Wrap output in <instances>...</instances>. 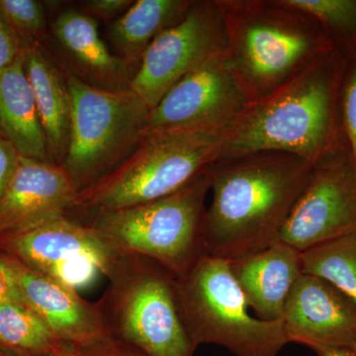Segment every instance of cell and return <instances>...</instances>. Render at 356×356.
<instances>
[{"label": "cell", "mask_w": 356, "mask_h": 356, "mask_svg": "<svg viewBox=\"0 0 356 356\" xmlns=\"http://www.w3.org/2000/svg\"><path fill=\"white\" fill-rule=\"evenodd\" d=\"M313 168L280 152H255L212 163L210 202L201 224L203 252L229 261L280 241Z\"/></svg>", "instance_id": "6da1fadb"}, {"label": "cell", "mask_w": 356, "mask_h": 356, "mask_svg": "<svg viewBox=\"0 0 356 356\" xmlns=\"http://www.w3.org/2000/svg\"><path fill=\"white\" fill-rule=\"evenodd\" d=\"M346 56L334 50L247 109L225 133L220 159L280 152L317 165L348 153L341 129Z\"/></svg>", "instance_id": "7a4b0ae2"}, {"label": "cell", "mask_w": 356, "mask_h": 356, "mask_svg": "<svg viewBox=\"0 0 356 356\" xmlns=\"http://www.w3.org/2000/svg\"><path fill=\"white\" fill-rule=\"evenodd\" d=\"M224 60L250 103L270 95L334 50L313 16L285 0H217Z\"/></svg>", "instance_id": "3957f363"}, {"label": "cell", "mask_w": 356, "mask_h": 356, "mask_svg": "<svg viewBox=\"0 0 356 356\" xmlns=\"http://www.w3.org/2000/svg\"><path fill=\"white\" fill-rule=\"evenodd\" d=\"M225 133L186 130L143 134L133 153L120 165L77 192L70 211L89 217L151 202L179 191L220 159Z\"/></svg>", "instance_id": "277c9868"}, {"label": "cell", "mask_w": 356, "mask_h": 356, "mask_svg": "<svg viewBox=\"0 0 356 356\" xmlns=\"http://www.w3.org/2000/svg\"><path fill=\"white\" fill-rule=\"evenodd\" d=\"M107 278L108 287L95 303L110 337L144 356H193L197 346L182 322L168 269L121 252Z\"/></svg>", "instance_id": "5b68a950"}, {"label": "cell", "mask_w": 356, "mask_h": 356, "mask_svg": "<svg viewBox=\"0 0 356 356\" xmlns=\"http://www.w3.org/2000/svg\"><path fill=\"white\" fill-rule=\"evenodd\" d=\"M182 322L196 346L216 344L236 356H277L288 343L283 321L250 313L229 261L203 252L175 277Z\"/></svg>", "instance_id": "8992f818"}, {"label": "cell", "mask_w": 356, "mask_h": 356, "mask_svg": "<svg viewBox=\"0 0 356 356\" xmlns=\"http://www.w3.org/2000/svg\"><path fill=\"white\" fill-rule=\"evenodd\" d=\"M209 168L170 195L98 213L84 224L119 252L153 259L177 277L204 252L201 224L209 194Z\"/></svg>", "instance_id": "52a82bcc"}, {"label": "cell", "mask_w": 356, "mask_h": 356, "mask_svg": "<svg viewBox=\"0 0 356 356\" xmlns=\"http://www.w3.org/2000/svg\"><path fill=\"white\" fill-rule=\"evenodd\" d=\"M63 69L72 114L69 149L62 166L79 191L131 156L151 109L131 89L96 88Z\"/></svg>", "instance_id": "ba28073f"}, {"label": "cell", "mask_w": 356, "mask_h": 356, "mask_svg": "<svg viewBox=\"0 0 356 356\" xmlns=\"http://www.w3.org/2000/svg\"><path fill=\"white\" fill-rule=\"evenodd\" d=\"M226 44L217 0H194L182 19L149 44L130 89L153 109L180 79L212 58L224 56Z\"/></svg>", "instance_id": "9c48e42d"}, {"label": "cell", "mask_w": 356, "mask_h": 356, "mask_svg": "<svg viewBox=\"0 0 356 356\" xmlns=\"http://www.w3.org/2000/svg\"><path fill=\"white\" fill-rule=\"evenodd\" d=\"M356 233V165L348 153L312 168L280 236L299 252Z\"/></svg>", "instance_id": "30bf717a"}, {"label": "cell", "mask_w": 356, "mask_h": 356, "mask_svg": "<svg viewBox=\"0 0 356 356\" xmlns=\"http://www.w3.org/2000/svg\"><path fill=\"white\" fill-rule=\"evenodd\" d=\"M250 102L227 67L212 58L180 79L151 109L144 134L170 131H227Z\"/></svg>", "instance_id": "8fae6325"}, {"label": "cell", "mask_w": 356, "mask_h": 356, "mask_svg": "<svg viewBox=\"0 0 356 356\" xmlns=\"http://www.w3.org/2000/svg\"><path fill=\"white\" fill-rule=\"evenodd\" d=\"M288 343L318 348H350L356 343V305L317 276L302 273L285 304Z\"/></svg>", "instance_id": "7c38bea8"}, {"label": "cell", "mask_w": 356, "mask_h": 356, "mask_svg": "<svg viewBox=\"0 0 356 356\" xmlns=\"http://www.w3.org/2000/svg\"><path fill=\"white\" fill-rule=\"evenodd\" d=\"M1 252L13 269L23 301L60 343L77 350L110 336L96 303L86 301L76 290Z\"/></svg>", "instance_id": "4fadbf2b"}, {"label": "cell", "mask_w": 356, "mask_h": 356, "mask_svg": "<svg viewBox=\"0 0 356 356\" xmlns=\"http://www.w3.org/2000/svg\"><path fill=\"white\" fill-rule=\"evenodd\" d=\"M0 252L41 273L70 259L88 257L106 277L121 254L95 228L70 216L56 218L22 231L2 234Z\"/></svg>", "instance_id": "5bb4252c"}, {"label": "cell", "mask_w": 356, "mask_h": 356, "mask_svg": "<svg viewBox=\"0 0 356 356\" xmlns=\"http://www.w3.org/2000/svg\"><path fill=\"white\" fill-rule=\"evenodd\" d=\"M77 192L76 184L62 165L19 156L0 198V235L67 216Z\"/></svg>", "instance_id": "9a60e30c"}, {"label": "cell", "mask_w": 356, "mask_h": 356, "mask_svg": "<svg viewBox=\"0 0 356 356\" xmlns=\"http://www.w3.org/2000/svg\"><path fill=\"white\" fill-rule=\"evenodd\" d=\"M229 264L255 315L267 322L282 321L288 296L302 274L298 250L277 241Z\"/></svg>", "instance_id": "2e32d148"}, {"label": "cell", "mask_w": 356, "mask_h": 356, "mask_svg": "<svg viewBox=\"0 0 356 356\" xmlns=\"http://www.w3.org/2000/svg\"><path fill=\"white\" fill-rule=\"evenodd\" d=\"M51 32L76 67L72 74L96 88L130 89L132 65L110 51L92 16L74 8L64 9L51 23Z\"/></svg>", "instance_id": "e0dca14e"}, {"label": "cell", "mask_w": 356, "mask_h": 356, "mask_svg": "<svg viewBox=\"0 0 356 356\" xmlns=\"http://www.w3.org/2000/svg\"><path fill=\"white\" fill-rule=\"evenodd\" d=\"M22 58L51 159L62 165L69 149L72 114L65 70L42 46L23 49Z\"/></svg>", "instance_id": "ac0fdd59"}, {"label": "cell", "mask_w": 356, "mask_h": 356, "mask_svg": "<svg viewBox=\"0 0 356 356\" xmlns=\"http://www.w3.org/2000/svg\"><path fill=\"white\" fill-rule=\"evenodd\" d=\"M0 132L23 158L55 163L23 67L22 51L0 72Z\"/></svg>", "instance_id": "d6986e66"}, {"label": "cell", "mask_w": 356, "mask_h": 356, "mask_svg": "<svg viewBox=\"0 0 356 356\" xmlns=\"http://www.w3.org/2000/svg\"><path fill=\"white\" fill-rule=\"evenodd\" d=\"M194 0H137L112 23L110 38L126 62L139 67L149 44L161 32L177 24Z\"/></svg>", "instance_id": "ffe728a7"}, {"label": "cell", "mask_w": 356, "mask_h": 356, "mask_svg": "<svg viewBox=\"0 0 356 356\" xmlns=\"http://www.w3.org/2000/svg\"><path fill=\"white\" fill-rule=\"evenodd\" d=\"M62 344L24 302L0 305V348L20 356H51Z\"/></svg>", "instance_id": "44dd1931"}, {"label": "cell", "mask_w": 356, "mask_h": 356, "mask_svg": "<svg viewBox=\"0 0 356 356\" xmlns=\"http://www.w3.org/2000/svg\"><path fill=\"white\" fill-rule=\"evenodd\" d=\"M302 273L317 276L356 305V233L300 252Z\"/></svg>", "instance_id": "7402d4cb"}, {"label": "cell", "mask_w": 356, "mask_h": 356, "mask_svg": "<svg viewBox=\"0 0 356 356\" xmlns=\"http://www.w3.org/2000/svg\"><path fill=\"white\" fill-rule=\"evenodd\" d=\"M320 23L334 48L346 56L356 48V0H285Z\"/></svg>", "instance_id": "603a6c76"}, {"label": "cell", "mask_w": 356, "mask_h": 356, "mask_svg": "<svg viewBox=\"0 0 356 356\" xmlns=\"http://www.w3.org/2000/svg\"><path fill=\"white\" fill-rule=\"evenodd\" d=\"M0 9L20 40L23 49L42 46L47 35V13L37 0H0Z\"/></svg>", "instance_id": "cb8c5ba5"}, {"label": "cell", "mask_w": 356, "mask_h": 356, "mask_svg": "<svg viewBox=\"0 0 356 356\" xmlns=\"http://www.w3.org/2000/svg\"><path fill=\"white\" fill-rule=\"evenodd\" d=\"M339 108L344 143L356 165V48L346 56Z\"/></svg>", "instance_id": "d4e9b609"}, {"label": "cell", "mask_w": 356, "mask_h": 356, "mask_svg": "<svg viewBox=\"0 0 356 356\" xmlns=\"http://www.w3.org/2000/svg\"><path fill=\"white\" fill-rule=\"evenodd\" d=\"M100 273L97 264L88 257H77L51 267L43 274L76 290L90 285Z\"/></svg>", "instance_id": "484cf974"}, {"label": "cell", "mask_w": 356, "mask_h": 356, "mask_svg": "<svg viewBox=\"0 0 356 356\" xmlns=\"http://www.w3.org/2000/svg\"><path fill=\"white\" fill-rule=\"evenodd\" d=\"M21 51L20 40L0 9V72L13 65Z\"/></svg>", "instance_id": "4316f807"}, {"label": "cell", "mask_w": 356, "mask_h": 356, "mask_svg": "<svg viewBox=\"0 0 356 356\" xmlns=\"http://www.w3.org/2000/svg\"><path fill=\"white\" fill-rule=\"evenodd\" d=\"M74 351L76 356H144L110 336L96 343Z\"/></svg>", "instance_id": "83f0119b"}, {"label": "cell", "mask_w": 356, "mask_h": 356, "mask_svg": "<svg viewBox=\"0 0 356 356\" xmlns=\"http://www.w3.org/2000/svg\"><path fill=\"white\" fill-rule=\"evenodd\" d=\"M19 154L9 140L0 138V198L6 192L17 166Z\"/></svg>", "instance_id": "f1b7e54d"}, {"label": "cell", "mask_w": 356, "mask_h": 356, "mask_svg": "<svg viewBox=\"0 0 356 356\" xmlns=\"http://www.w3.org/2000/svg\"><path fill=\"white\" fill-rule=\"evenodd\" d=\"M8 302H24L15 276L3 254L0 252V305Z\"/></svg>", "instance_id": "f546056e"}, {"label": "cell", "mask_w": 356, "mask_h": 356, "mask_svg": "<svg viewBox=\"0 0 356 356\" xmlns=\"http://www.w3.org/2000/svg\"><path fill=\"white\" fill-rule=\"evenodd\" d=\"M133 3V0H88L83 1V6L93 15L111 19L122 13H125Z\"/></svg>", "instance_id": "4dcf8cb0"}, {"label": "cell", "mask_w": 356, "mask_h": 356, "mask_svg": "<svg viewBox=\"0 0 356 356\" xmlns=\"http://www.w3.org/2000/svg\"><path fill=\"white\" fill-rule=\"evenodd\" d=\"M314 350L318 356H355L348 348H318Z\"/></svg>", "instance_id": "1f68e13d"}, {"label": "cell", "mask_w": 356, "mask_h": 356, "mask_svg": "<svg viewBox=\"0 0 356 356\" xmlns=\"http://www.w3.org/2000/svg\"><path fill=\"white\" fill-rule=\"evenodd\" d=\"M51 356H76V351L72 350V348H67V346L62 344Z\"/></svg>", "instance_id": "d6a6232c"}, {"label": "cell", "mask_w": 356, "mask_h": 356, "mask_svg": "<svg viewBox=\"0 0 356 356\" xmlns=\"http://www.w3.org/2000/svg\"><path fill=\"white\" fill-rule=\"evenodd\" d=\"M351 351H353V353H355V355L356 356V343H353V346H350Z\"/></svg>", "instance_id": "836d02e7"}, {"label": "cell", "mask_w": 356, "mask_h": 356, "mask_svg": "<svg viewBox=\"0 0 356 356\" xmlns=\"http://www.w3.org/2000/svg\"><path fill=\"white\" fill-rule=\"evenodd\" d=\"M0 356H7L6 355H3V353H0Z\"/></svg>", "instance_id": "e575fe53"}, {"label": "cell", "mask_w": 356, "mask_h": 356, "mask_svg": "<svg viewBox=\"0 0 356 356\" xmlns=\"http://www.w3.org/2000/svg\"><path fill=\"white\" fill-rule=\"evenodd\" d=\"M0 138H3V137H2V134H1V132H0Z\"/></svg>", "instance_id": "d590c367"}]
</instances>
